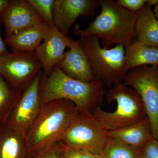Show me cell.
<instances>
[{"label":"cell","mask_w":158,"mask_h":158,"mask_svg":"<svg viewBox=\"0 0 158 158\" xmlns=\"http://www.w3.org/2000/svg\"><path fill=\"white\" fill-rule=\"evenodd\" d=\"M127 69L145 65L158 66V47L149 46L135 40L125 48Z\"/></svg>","instance_id":"18"},{"label":"cell","mask_w":158,"mask_h":158,"mask_svg":"<svg viewBox=\"0 0 158 158\" xmlns=\"http://www.w3.org/2000/svg\"><path fill=\"white\" fill-rule=\"evenodd\" d=\"M110 138L136 147L143 148L153 139L150 123L147 116L135 124L110 131Z\"/></svg>","instance_id":"16"},{"label":"cell","mask_w":158,"mask_h":158,"mask_svg":"<svg viewBox=\"0 0 158 158\" xmlns=\"http://www.w3.org/2000/svg\"><path fill=\"white\" fill-rule=\"evenodd\" d=\"M103 154L106 158H143L142 148L136 147L110 138Z\"/></svg>","instance_id":"20"},{"label":"cell","mask_w":158,"mask_h":158,"mask_svg":"<svg viewBox=\"0 0 158 158\" xmlns=\"http://www.w3.org/2000/svg\"><path fill=\"white\" fill-rule=\"evenodd\" d=\"M143 158H158V141L153 138L142 148Z\"/></svg>","instance_id":"25"},{"label":"cell","mask_w":158,"mask_h":158,"mask_svg":"<svg viewBox=\"0 0 158 158\" xmlns=\"http://www.w3.org/2000/svg\"><path fill=\"white\" fill-rule=\"evenodd\" d=\"M146 4L153 7L156 6L158 4V0H146Z\"/></svg>","instance_id":"28"},{"label":"cell","mask_w":158,"mask_h":158,"mask_svg":"<svg viewBox=\"0 0 158 158\" xmlns=\"http://www.w3.org/2000/svg\"><path fill=\"white\" fill-rule=\"evenodd\" d=\"M75 40L62 34L55 26H50L46 36L35 54L41 63L43 73L48 75L64 57L65 50Z\"/></svg>","instance_id":"11"},{"label":"cell","mask_w":158,"mask_h":158,"mask_svg":"<svg viewBox=\"0 0 158 158\" xmlns=\"http://www.w3.org/2000/svg\"><path fill=\"white\" fill-rule=\"evenodd\" d=\"M23 91L12 87L0 75V128L6 124Z\"/></svg>","instance_id":"19"},{"label":"cell","mask_w":158,"mask_h":158,"mask_svg":"<svg viewBox=\"0 0 158 158\" xmlns=\"http://www.w3.org/2000/svg\"><path fill=\"white\" fill-rule=\"evenodd\" d=\"M62 147V144L58 142L42 151L36 153L38 154L37 158H60Z\"/></svg>","instance_id":"24"},{"label":"cell","mask_w":158,"mask_h":158,"mask_svg":"<svg viewBox=\"0 0 158 158\" xmlns=\"http://www.w3.org/2000/svg\"><path fill=\"white\" fill-rule=\"evenodd\" d=\"M107 102L117 103V108L112 113L98 107L94 114L100 118L109 131L120 129L141 121L147 116L142 99L134 89L124 83L113 85L106 95Z\"/></svg>","instance_id":"5"},{"label":"cell","mask_w":158,"mask_h":158,"mask_svg":"<svg viewBox=\"0 0 158 158\" xmlns=\"http://www.w3.org/2000/svg\"><path fill=\"white\" fill-rule=\"evenodd\" d=\"M104 84L95 79L84 82L68 76L56 65L50 73H43L40 95L41 107L57 100L73 102L80 112L93 113L101 107L104 94Z\"/></svg>","instance_id":"1"},{"label":"cell","mask_w":158,"mask_h":158,"mask_svg":"<svg viewBox=\"0 0 158 158\" xmlns=\"http://www.w3.org/2000/svg\"><path fill=\"white\" fill-rule=\"evenodd\" d=\"M79 112L68 100H57L43 106L26 134L31 152H39L59 142Z\"/></svg>","instance_id":"3"},{"label":"cell","mask_w":158,"mask_h":158,"mask_svg":"<svg viewBox=\"0 0 158 158\" xmlns=\"http://www.w3.org/2000/svg\"><path fill=\"white\" fill-rule=\"evenodd\" d=\"M82 46L88 56L94 78L104 85H115L124 81L127 74L125 48L102 47L99 40L93 36H80Z\"/></svg>","instance_id":"4"},{"label":"cell","mask_w":158,"mask_h":158,"mask_svg":"<svg viewBox=\"0 0 158 158\" xmlns=\"http://www.w3.org/2000/svg\"><path fill=\"white\" fill-rule=\"evenodd\" d=\"M31 153L25 134L8 124L0 128V158H26Z\"/></svg>","instance_id":"14"},{"label":"cell","mask_w":158,"mask_h":158,"mask_svg":"<svg viewBox=\"0 0 158 158\" xmlns=\"http://www.w3.org/2000/svg\"><path fill=\"white\" fill-rule=\"evenodd\" d=\"M11 2L9 0H0V14L8 8Z\"/></svg>","instance_id":"27"},{"label":"cell","mask_w":158,"mask_h":158,"mask_svg":"<svg viewBox=\"0 0 158 158\" xmlns=\"http://www.w3.org/2000/svg\"><path fill=\"white\" fill-rule=\"evenodd\" d=\"M1 19L0 18V57L3 56L8 53V51L6 48V43L5 41L3 40L1 34Z\"/></svg>","instance_id":"26"},{"label":"cell","mask_w":158,"mask_h":158,"mask_svg":"<svg viewBox=\"0 0 158 158\" xmlns=\"http://www.w3.org/2000/svg\"><path fill=\"white\" fill-rule=\"evenodd\" d=\"M43 21L49 26H55L53 15L55 0H27Z\"/></svg>","instance_id":"21"},{"label":"cell","mask_w":158,"mask_h":158,"mask_svg":"<svg viewBox=\"0 0 158 158\" xmlns=\"http://www.w3.org/2000/svg\"><path fill=\"white\" fill-rule=\"evenodd\" d=\"M0 18L6 37L44 22L27 0L11 1L8 8L0 14Z\"/></svg>","instance_id":"12"},{"label":"cell","mask_w":158,"mask_h":158,"mask_svg":"<svg viewBox=\"0 0 158 158\" xmlns=\"http://www.w3.org/2000/svg\"><path fill=\"white\" fill-rule=\"evenodd\" d=\"M116 2L125 9L136 13L141 11L146 4V0H118Z\"/></svg>","instance_id":"23"},{"label":"cell","mask_w":158,"mask_h":158,"mask_svg":"<svg viewBox=\"0 0 158 158\" xmlns=\"http://www.w3.org/2000/svg\"><path fill=\"white\" fill-rule=\"evenodd\" d=\"M42 70L35 52L15 51L0 57V75L16 89L24 90Z\"/></svg>","instance_id":"8"},{"label":"cell","mask_w":158,"mask_h":158,"mask_svg":"<svg viewBox=\"0 0 158 158\" xmlns=\"http://www.w3.org/2000/svg\"><path fill=\"white\" fill-rule=\"evenodd\" d=\"M109 132L100 118L94 113L79 112L59 142L65 147L100 155L103 153L110 138Z\"/></svg>","instance_id":"6"},{"label":"cell","mask_w":158,"mask_h":158,"mask_svg":"<svg viewBox=\"0 0 158 158\" xmlns=\"http://www.w3.org/2000/svg\"><path fill=\"white\" fill-rule=\"evenodd\" d=\"M42 74V71L23 90L6 122L26 135L42 108L40 87Z\"/></svg>","instance_id":"9"},{"label":"cell","mask_w":158,"mask_h":158,"mask_svg":"<svg viewBox=\"0 0 158 158\" xmlns=\"http://www.w3.org/2000/svg\"><path fill=\"white\" fill-rule=\"evenodd\" d=\"M49 27L45 23H40L6 37L5 42L11 47L12 52H35L46 36Z\"/></svg>","instance_id":"15"},{"label":"cell","mask_w":158,"mask_h":158,"mask_svg":"<svg viewBox=\"0 0 158 158\" xmlns=\"http://www.w3.org/2000/svg\"><path fill=\"white\" fill-rule=\"evenodd\" d=\"M101 11L85 30L75 26L74 34L79 36H93L101 40L103 47L113 44L125 48L135 40V25L137 13L119 6L113 0H100Z\"/></svg>","instance_id":"2"},{"label":"cell","mask_w":158,"mask_h":158,"mask_svg":"<svg viewBox=\"0 0 158 158\" xmlns=\"http://www.w3.org/2000/svg\"><path fill=\"white\" fill-rule=\"evenodd\" d=\"M97 158H106L105 156L103 154L100 155L98 156Z\"/></svg>","instance_id":"30"},{"label":"cell","mask_w":158,"mask_h":158,"mask_svg":"<svg viewBox=\"0 0 158 158\" xmlns=\"http://www.w3.org/2000/svg\"><path fill=\"white\" fill-rule=\"evenodd\" d=\"M123 83L140 96L146 110L153 136L158 141V66L145 65L127 73Z\"/></svg>","instance_id":"7"},{"label":"cell","mask_w":158,"mask_h":158,"mask_svg":"<svg viewBox=\"0 0 158 158\" xmlns=\"http://www.w3.org/2000/svg\"><path fill=\"white\" fill-rule=\"evenodd\" d=\"M57 65L65 74L76 80L90 82L95 79L88 56L80 40H75Z\"/></svg>","instance_id":"13"},{"label":"cell","mask_w":158,"mask_h":158,"mask_svg":"<svg viewBox=\"0 0 158 158\" xmlns=\"http://www.w3.org/2000/svg\"><path fill=\"white\" fill-rule=\"evenodd\" d=\"M62 146L60 158H97L98 156L86 151Z\"/></svg>","instance_id":"22"},{"label":"cell","mask_w":158,"mask_h":158,"mask_svg":"<svg viewBox=\"0 0 158 158\" xmlns=\"http://www.w3.org/2000/svg\"><path fill=\"white\" fill-rule=\"evenodd\" d=\"M100 6V0H56L53 8L55 26L67 35L80 16L93 15Z\"/></svg>","instance_id":"10"},{"label":"cell","mask_w":158,"mask_h":158,"mask_svg":"<svg viewBox=\"0 0 158 158\" xmlns=\"http://www.w3.org/2000/svg\"><path fill=\"white\" fill-rule=\"evenodd\" d=\"M153 10L155 15L158 19V4L157 6H155L154 8L153 9Z\"/></svg>","instance_id":"29"},{"label":"cell","mask_w":158,"mask_h":158,"mask_svg":"<svg viewBox=\"0 0 158 158\" xmlns=\"http://www.w3.org/2000/svg\"><path fill=\"white\" fill-rule=\"evenodd\" d=\"M135 35L137 41L149 46L158 47V19L152 7L147 4L137 13Z\"/></svg>","instance_id":"17"}]
</instances>
